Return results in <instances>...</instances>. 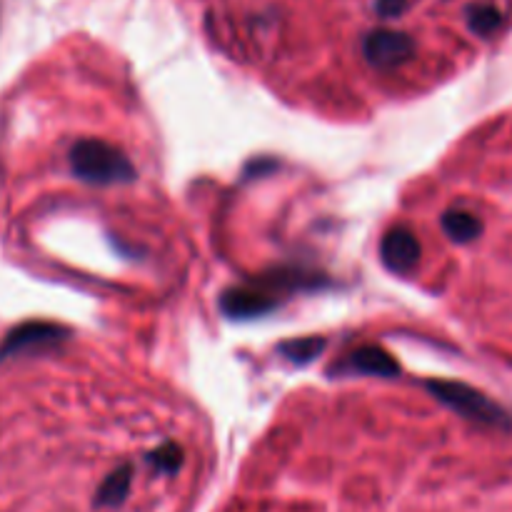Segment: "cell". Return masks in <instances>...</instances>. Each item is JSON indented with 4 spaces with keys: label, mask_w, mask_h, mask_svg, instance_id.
Here are the masks:
<instances>
[{
    "label": "cell",
    "mask_w": 512,
    "mask_h": 512,
    "mask_svg": "<svg viewBox=\"0 0 512 512\" xmlns=\"http://www.w3.org/2000/svg\"><path fill=\"white\" fill-rule=\"evenodd\" d=\"M318 275L300 273V270H275V273L263 275L248 285H235L228 288L220 298V310L230 320H253L263 318L270 310L278 308L283 295L293 290L318 285Z\"/></svg>",
    "instance_id": "1"
},
{
    "label": "cell",
    "mask_w": 512,
    "mask_h": 512,
    "mask_svg": "<svg viewBox=\"0 0 512 512\" xmlns=\"http://www.w3.org/2000/svg\"><path fill=\"white\" fill-rule=\"evenodd\" d=\"M70 170L75 178L90 185L133 183L135 168L123 150L103 140L85 138L70 148Z\"/></svg>",
    "instance_id": "2"
},
{
    "label": "cell",
    "mask_w": 512,
    "mask_h": 512,
    "mask_svg": "<svg viewBox=\"0 0 512 512\" xmlns=\"http://www.w3.org/2000/svg\"><path fill=\"white\" fill-rule=\"evenodd\" d=\"M425 388L433 393L438 403L473 423L490 425V428H510V415L473 385L458 383V380H428Z\"/></svg>",
    "instance_id": "3"
},
{
    "label": "cell",
    "mask_w": 512,
    "mask_h": 512,
    "mask_svg": "<svg viewBox=\"0 0 512 512\" xmlns=\"http://www.w3.org/2000/svg\"><path fill=\"white\" fill-rule=\"evenodd\" d=\"M68 335L70 333L63 325L55 323H40V320H33V323L18 325L15 330H10L8 338L0 345V363L8 358H15V355L55 348V345L65 343Z\"/></svg>",
    "instance_id": "4"
},
{
    "label": "cell",
    "mask_w": 512,
    "mask_h": 512,
    "mask_svg": "<svg viewBox=\"0 0 512 512\" xmlns=\"http://www.w3.org/2000/svg\"><path fill=\"white\" fill-rule=\"evenodd\" d=\"M363 53L370 65L390 70L413 58L415 43L408 33H400V30H373L365 35Z\"/></svg>",
    "instance_id": "5"
},
{
    "label": "cell",
    "mask_w": 512,
    "mask_h": 512,
    "mask_svg": "<svg viewBox=\"0 0 512 512\" xmlns=\"http://www.w3.org/2000/svg\"><path fill=\"white\" fill-rule=\"evenodd\" d=\"M420 240L415 238V233L405 225L398 228H390L383 235V243H380V258L383 265L393 273H410V270L418 265L420 260Z\"/></svg>",
    "instance_id": "6"
},
{
    "label": "cell",
    "mask_w": 512,
    "mask_h": 512,
    "mask_svg": "<svg viewBox=\"0 0 512 512\" xmlns=\"http://www.w3.org/2000/svg\"><path fill=\"white\" fill-rule=\"evenodd\" d=\"M348 368L353 373L378 375V378H395L400 373L398 360L388 350L378 348V345H365V348L353 350L348 355Z\"/></svg>",
    "instance_id": "7"
},
{
    "label": "cell",
    "mask_w": 512,
    "mask_h": 512,
    "mask_svg": "<svg viewBox=\"0 0 512 512\" xmlns=\"http://www.w3.org/2000/svg\"><path fill=\"white\" fill-rule=\"evenodd\" d=\"M443 230L455 243H473L483 233V223H480L478 215L468 213V210H445Z\"/></svg>",
    "instance_id": "8"
},
{
    "label": "cell",
    "mask_w": 512,
    "mask_h": 512,
    "mask_svg": "<svg viewBox=\"0 0 512 512\" xmlns=\"http://www.w3.org/2000/svg\"><path fill=\"white\" fill-rule=\"evenodd\" d=\"M130 480H133V468H130V465H123V468H118L115 473H110L108 478H105V483L100 485L95 505H100V508H115V505L123 503V500L128 498Z\"/></svg>",
    "instance_id": "9"
},
{
    "label": "cell",
    "mask_w": 512,
    "mask_h": 512,
    "mask_svg": "<svg viewBox=\"0 0 512 512\" xmlns=\"http://www.w3.org/2000/svg\"><path fill=\"white\" fill-rule=\"evenodd\" d=\"M325 338H318V335H308V338H293L288 340V343L280 345V355H283L285 360H290V363L295 365H308L313 363L315 358H318L320 353L325 350Z\"/></svg>",
    "instance_id": "10"
},
{
    "label": "cell",
    "mask_w": 512,
    "mask_h": 512,
    "mask_svg": "<svg viewBox=\"0 0 512 512\" xmlns=\"http://www.w3.org/2000/svg\"><path fill=\"white\" fill-rule=\"evenodd\" d=\"M468 25H470V30H473V33L488 38V35H493L495 30L503 25V13H500L495 5H488V3L470 5V8H468Z\"/></svg>",
    "instance_id": "11"
},
{
    "label": "cell",
    "mask_w": 512,
    "mask_h": 512,
    "mask_svg": "<svg viewBox=\"0 0 512 512\" xmlns=\"http://www.w3.org/2000/svg\"><path fill=\"white\" fill-rule=\"evenodd\" d=\"M148 463L158 468L160 473H178L180 465H183V450L175 443H165L148 455Z\"/></svg>",
    "instance_id": "12"
},
{
    "label": "cell",
    "mask_w": 512,
    "mask_h": 512,
    "mask_svg": "<svg viewBox=\"0 0 512 512\" xmlns=\"http://www.w3.org/2000/svg\"><path fill=\"white\" fill-rule=\"evenodd\" d=\"M408 0H375V13L383 18H398L405 10Z\"/></svg>",
    "instance_id": "13"
}]
</instances>
